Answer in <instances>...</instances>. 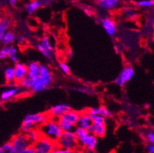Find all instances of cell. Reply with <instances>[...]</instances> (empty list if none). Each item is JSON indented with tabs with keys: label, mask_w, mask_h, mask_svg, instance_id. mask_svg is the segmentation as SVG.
Instances as JSON below:
<instances>
[{
	"label": "cell",
	"mask_w": 154,
	"mask_h": 153,
	"mask_svg": "<svg viewBox=\"0 0 154 153\" xmlns=\"http://www.w3.org/2000/svg\"><path fill=\"white\" fill-rule=\"evenodd\" d=\"M38 129L42 136L49 139L55 142H58L64 133L58 124V119L51 117L49 118L46 123L39 126Z\"/></svg>",
	"instance_id": "6da1fadb"
},
{
	"label": "cell",
	"mask_w": 154,
	"mask_h": 153,
	"mask_svg": "<svg viewBox=\"0 0 154 153\" xmlns=\"http://www.w3.org/2000/svg\"><path fill=\"white\" fill-rule=\"evenodd\" d=\"M40 76L32 85L31 90L34 93L42 92L49 87L53 82V74L49 67L45 65H40Z\"/></svg>",
	"instance_id": "7a4b0ae2"
},
{
	"label": "cell",
	"mask_w": 154,
	"mask_h": 153,
	"mask_svg": "<svg viewBox=\"0 0 154 153\" xmlns=\"http://www.w3.org/2000/svg\"><path fill=\"white\" fill-rule=\"evenodd\" d=\"M49 116L45 113H30L25 116L21 125L20 130L22 133L27 134L29 131L35 129V126H42L48 120Z\"/></svg>",
	"instance_id": "3957f363"
},
{
	"label": "cell",
	"mask_w": 154,
	"mask_h": 153,
	"mask_svg": "<svg viewBox=\"0 0 154 153\" xmlns=\"http://www.w3.org/2000/svg\"><path fill=\"white\" fill-rule=\"evenodd\" d=\"M74 132L80 145L86 148L88 151H94L97 144V137L89 133L88 130L79 127H76Z\"/></svg>",
	"instance_id": "277c9868"
},
{
	"label": "cell",
	"mask_w": 154,
	"mask_h": 153,
	"mask_svg": "<svg viewBox=\"0 0 154 153\" xmlns=\"http://www.w3.org/2000/svg\"><path fill=\"white\" fill-rule=\"evenodd\" d=\"M80 113L71 109L58 119V124L63 132L74 131L76 128L77 123L79 119Z\"/></svg>",
	"instance_id": "5b68a950"
},
{
	"label": "cell",
	"mask_w": 154,
	"mask_h": 153,
	"mask_svg": "<svg viewBox=\"0 0 154 153\" xmlns=\"http://www.w3.org/2000/svg\"><path fill=\"white\" fill-rule=\"evenodd\" d=\"M57 144H58V146L61 147V148L74 151L78 148L79 142H78V140L77 139L75 132L71 131L64 132Z\"/></svg>",
	"instance_id": "8992f818"
},
{
	"label": "cell",
	"mask_w": 154,
	"mask_h": 153,
	"mask_svg": "<svg viewBox=\"0 0 154 153\" xmlns=\"http://www.w3.org/2000/svg\"><path fill=\"white\" fill-rule=\"evenodd\" d=\"M35 153H52V151L58 146L57 142L42 136V138L32 145Z\"/></svg>",
	"instance_id": "52a82bcc"
},
{
	"label": "cell",
	"mask_w": 154,
	"mask_h": 153,
	"mask_svg": "<svg viewBox=\"0 0 154 153\" xmlns=\"http://www.w3.org/2000/svg\"><path fill=\"white\" fill-rule=\"evenodd\" d=\"M10 142L13 145L15 153L21 152L26 148L32 145V144L28 138L27 135L22 133H18L15 136H14Z\"/></svg>",
	"instance_id": "ba28073f"
},
{
	"label": "cell",
	"mask_w": 154,
	"mask_h": 153,
	"mask_svg": "<svg viewBox=\"0 0 154 153\" xmlns=\"http://www.w3.org/2000/svg\"><path fill=\"white\" fill-rule=\"evenodd\" d=\"M134 70L131 66L127 65L124 67L122 71H120V74L117 76L116 79L114 80V83L117 86L122 87L129 81H131L132 78L134 76Z\"/></svg>",
	"instance_id": "9c48e42d"
},
{
	"label": "cell",
	"mask_w": 154,
	"mask_h": 153,
	"mask_svg": "<svg viewBox=\"0 0 154 153\" xmlns=\"http://www.w3.org/2000/svg\"><path fill=\"white\" fill-rule=\"evenodd\" d=\"M71 107L67 103H59L56 104L54 106H51L48 110V116L51 118L54 119H58L61 117L62 115L66 113L67 112L70 111Z\"/></svg>",
	"instance_id": "30bf717a"
},
{
	"label": "cell",
	"mask_w": 154,
	"mask_h": 153,
	"mask_svg": "<svg viewBox=\"0 0 154 153\" xmlns=\"http://www.w3.org/2000/svg\"><path fill=\"white\" fill-rule=\"evenodd\" d=\"M93 123V120L91 117L90 113H88V111H84L80 113V116L77 123L76 127L88 130L91 127Z\"/></svg>",
	"instance_id": "8fae6325"
},
{
	"label": "cell",
	"mask_w": 154,
	"mask_h": 153,
	"mask_svg": "<svg viewBox=\"0 0 154 153\" xmlns=\"http://www.w3.org/2000/svg\"><path fill=\"white\" fill-rule=\"evenodd\" d=\"M101 25L109 36H114L117 32V25L111 18H104L101 20Z\"/></svg>",
	"instance_id": "7c38bea8"
},
{
	"label": "cell",
	"mask_w": 154,
	"mask_h": 153,
	"mask_svg": "<svg viewBox=\"0 0 154 153\" xmlns=\"http://www.w3.org/2000/svg\"><path fill=\"white\" fill-rule=\"evenodd\" d=\"M20 91V87L19 85H15V86L9 87L6 89L3 90L1 93V100L2 101H8L9 99H12L15 96L18 95V93Z\"/></svg>",
	"instance_id": "4fadbf2b"
},
{
	"label": "cell",
	"mask_w": 154,
	"mask_h": 153,
	"mask_svg": "<svg viewBox=\"0 0 154 153\" xmlns=\"http://www.w3.org/2000/svg\"><path fill=\"white\" fill-rule=\"evenodd\" d=\"M15 79L16 82L19 83L22 80L26 78L29 73V69L28 66L24 64L23 63L18 62L15 65Z\"/></svg>",
	"instance_id": "5bb4252c"
},
{
	"label": "cell",
	"mask_w": 154,
	"mask_h": 153,
	"mask_svg": "<svg viewBox=\"0 0 154 153\" xmlns=\"http://www.w3.org/2000/svg\"><path fill=\"white\" fill-rule=\"evenodd\" d=\"M4 78L6 84H8L10 87L15 86L16 84V79H15V67H6L4 69Z\"/></svg>",
	"instance_id": "9a60e30c"
},
{
	"label": "cell",
	"mask_w": 154,
	"mask_h": 153,
	"mask_svg": "<svg viewBox=\"0 0 154 153\" xmlns=\"http://www.w3.org/2000/svg\"><path fill=\"white\" fill-rule=\"evenodd\" d=\"M40 65L37 61H32L30 62L28 65V69H29V73H28V77L32 80V81H35L40 76Z\"/></svg>",
	"instance_id": "2e32d148"
},
{
	"label": "cell",
	"mask_w": 154,
	"mask_h": 153,
	"mask_svg": "<svg viewBox=\"0 0 154 153\" xmlns=\"http://www.w3.org/2000/svg\"><path fill=\"white\" fill-rule=\"evenodd\" d=\"M88 131L94 135L97 138H101L104 136L106 133V125L105 123H93Z\"/></svg>",
	"instance_id": "e0dca14e"
},
{
	"label": "cell",
	"mask_w": 154,
	"mask_h": 153,
	"mask_svg": "<svg viewBox=\"0 0 154 153\" xmlns=\"http://www.w3.org/2000/svg\"><path fill=\"white\" fill-rule=\"evenodd\" d=\"M120 0H97V4L101 8L106 10H113L117 8Z\"/></svg>",
	"instance_id": "ac0fdd59"
},
{
	"label": "cell",
	"mask_w": 154,
	"mask_h": 153,
	"mask_svg": "<svg viewBox=\"0 0 154 153\" xmlns=\"http://www.w3.org/2000/svg\"><path fill=\"white\" fill-rule=\"evenodd\" d=\"M88 113L91 114H97L100 115V116H103V117H108L111 115V112L107 109V107H105L104 106H99L97 107H92L88 110Z\"/></svg>",
	"instance_id": "d6986e66"
},
{
	"label": "cell",
	"mask_w": 154,
	"mask_h": 153,
	"mask_svg": "<svg viewBox=\"0 0 154 153\" xmlns=\"http://www.w3.org/2000/svg\"><path fill=\"white\" fill-rule=\"evenodd\" d=\"M0 40H1V42L3 45L11 46L16 40V35L12 31H8V32H5L3 37Z\"/></svg>",
	"instance_id": "ffe728a7"
},
{
	"label": "cell",
	"mask_w": 154,
	"mask_h": 153,
	"mask_svg": "<svg viewBox=\"0 0 154 153\" xmlns=\"http://www.w3.org/2000/svg\"><path fill=\"white\" fill-rule=\"evenodd\" d=\"M11 21L9 17H2L0 20V39L4 36L5 33L9 31Z\"/></svg>",
	"instance_id": "44dd1931"
},
{
	"label": "cell",
	"mask_w": 154,
	"mask_h": 153,
	"mask_svg": "<svg viewBox=\"0 0 154 153\" xmlns=\"http://www.w3.org/2000/svg\"><path fill=\"white\" fill-rule=\"evenodd\" d=\"M41 5H42L41 0H32L26 5V10L29 14H32L37 11Z\"/></svg>",
	"instance_id": "7402d4cb"
},
{
	"label": "cell",
	"mask_w": 154,
	"mask_h": 153,
	"mask_svg": "<svg viewBox=\"0 0 154 153\" xmlns=\"http://www.w3.org/2000/svg\"><path fill=\"white\" fill-rule=\"evenodd\" d=\"M26 135H27L28 138H29V141L31 142L32 145L35 144L36 142L38 141L42 138V135L39 129H33L31 131H29Z\"/></svg>",
	"instance_id": "603a6c76"
},
{
	"label": "cell",
	"mask_w": 154,
	"mask_h": 153,
	"mask_svg": "<svg viewBox=\"0 0 154 153\" xmlns=\"http://www.w3.org/2000/svg\"><path fill=\"white\" fill-rule=\"evenodd\" d=\"M0 153H15L11 142L3 143L0 147Z\"/></svg>",
	"instance_id": "cb8c5ba5"
},
{
	"label": "cell",
	"mask_w": 154,
	"mask_h": 153,
	"mask_svg": "<svg viewBox=\"0 0 154 153\" xmlns=\"http://www.w3.org/2000/svg\"><path fill=\"white\" fill-rule=\"evenodd\" d=\"M18 50L17 47L14 45H11L9 47V58L10 59L11 61L14 63H18L19 62V59H18Z\"/></svg>",
	"instance_id": "d4e9b609"
},
{
	"label": "cell",
	"mask_w": 154,
	"mask_h": 153,
	"mask_svg": "<svg viewBox=\"0 0 154 153\" xmlns=\"http://www.w3.org/2000/svg\"><path fill=\"white\" fill-rule=\"evenodd\" d=\"M37 49L38 50L39 52L42 53V54L44 55L45 57H47V58L50 59L52 57V52H51V50H48L47 48L43 47L41 43H39V44H37Z\"/></svg>",
	"instance_id": "484cf974"
},
{
	"label": "cell",
	"mask_w": 154,
	"mask_h": 153,
	"mask_svg": "<svg viewBox=\"0 0 154 153\" xmlns=\"http://www.w3.org/2000/svg\"><path fill=\"white\" fill-rule=\"evenodd\" d=\"M123 13L129 19H134V18L137 16L135 9L132 8V7H126V8H124L123 9Z\"/></svg>",
	"instance_id": "4316f807"
},
{
	"label": "cell",
	"mask_w": 154,
	"mask_h": 153,
	"mask_svg": "<svg viewBox=\"0 0 154 153\" xmlns=\"http://www.w3.org/2000/svg\"><path fill=\"white\" fill-rule=\"evenodd\" d=\"M19 84H20L21 87L26 88V89H29V88L31 89L32 85H33V84H34V81H32L31 78H29L27 76L26 78H25L23 80H22Z\"/></svg>",
	"instance_id": "83f0119b"
},
{
	"label": "cell",
	"mask_w": 154,
	"mask_h": 153,
	"mask_svg": "<svg viewBox=\"0 0 154 153\" xmlns=\"http://www.w3.org/2000/svg\"><path fill=\"white\" fill-rule=\"evenodd\" d=\"M72 89L75 91L86 93V94L88 95H93L94 93V90L91 88L87 87H73Z\"/></svg>",
	"instance_id": "f1b7e54d"
},
{
	"label": "cell",
	"mask_w": 154,
	"mask_h": 153,
	"mask_svg": "<svg viewBox=\"0 0 154 153\" xmlns=\"http://www.w3.org/2000/svg\"><path fill=\"white\" fill-rule=\"evenodd\" d=\"M41 44H42L43 47H45V48H47L48 50H51V51H52L53 46H52V44H51V40H50V38L48 36H44V37L42 38Z\"/></svg>",
	"instance_id": "f546056e"
},
{
	"label": "cell",
	"mask_w": 154,
	"mask_h": 153,
	"mask_svg": "<svg viewBox=\"0 0 154 153\" xmlns=\"http://www.w3.org/2000/svg\"><path fill=\"white\" fill-rule=\"evenodd\" d=\"M136 5L142 8H150L153 5V3L151 0H139L136 2Z\"/></svg>",
	"instance_id": "4dcf8cb0"
},
{
	"label": "cell",
	"mask_w": 154,
	"mask_h": 153,
	"mask_svg": "<svg viewBox=\"0 0 154 153\" xmlns=\"http://www.w3.org/2000/svg\"><path fill=\"white\" fill-rule=\"evenodd\" d=\"M90 116L93 120L94 123H105V121H106V118L100 116V115L91 114L90 113Z\"/></svg>",
	"instance_id": "1f68e13d"
},
{
	"label": "cell",
	"mask_w": 154,
	"mask_h": 153,
	"mask_svg": "<svg viewBox=\"0 0 154 153\" xmlns=\"http://www.w3.org/2000/svg\"><path fill=\"white\" fill-rule=\"evenodd\" d=\"M9 47H10V46L8 45H3V47H2V49L0 50V58L2 60L9 57Z\"/></svg>",
	"instance_id": "d6a6232c"
},
{
	"label": "cell",
	"mask_w": 154,
	"mask_h": 153,
	"mask_svg": "<svg viewBox=\"0 0 154 153\" xmlns=\"http://www.w3.org/2000/svg\"><path fill=\"white\" fill-rule=\"evenodd\" d=\"M59 67L61 68V71H62L64 74H71V70H70L69 66L67 64V63L65 62H60L59 63Z\"/></svg>",
	"instance_id": "836d02e7"
},
{
	"label": "cell",
	"mask_w": 154,
	"mask_h": 153,
	"mask_svg": "<svg viewBox=\"0 0 154 153\" xmlns=\"http://www.w3.org/2000/svg\"><path fill=\"white\" fill-rule=\"evenodd\" d=\"M146 139L149 142V144H153L154 145V132L149 131L146 134Z\"/></svg>",
	"instance_id": "e575fe53"
},
{
	"label": "cell",
	"mask_w": 154,
	"mask_h": 153,
	"mask_svg": "<svg viewBox=\"0 0 154 153\" xmlns=\"http://www.w3.org/2000/svg\"><path fill=\"white\" fill-rule=\"evenodd\" d=\"M52 153H74V151L58 146L52 151Z\"/></svg>",
	"instance_id": "d590c367"
},
{
	"label": "cell",
	"mask_w": 154,
	"mask_h": 153,
	"mask_svg": "<svg viewBox=\"0 0 154 153\" xmlns=\"http://www.w3.org/2000/svg\"><path fill=\"white\" fill-rule=\"evenodd\" d=\"M16 41L19 42V44H23L24 42L26 41V38L22 35H19L16 36Z\"/></svg>",
	"instance_id": "8d00e7d4"
},
{
	"label": "cell",
	"mask_w": 154,
	"mask_h": 153,
	"mask_svg": "<svg viewBox=\"0 0 154 153\" xmlns=\"http://www.w3.org/2000/svg\"><path fill=\"white\" fill-rule=\"evenodd\" d=\"M19 153H35V151L34 148H33V146L32 145V146L26 148V149L23 150V151H22Z\"/></svg>",
	"instance_id": "74e56055"
},
{
	"label": "cell",
	"mask_w": 154,
	"mask_h": 153,
	"mask_svg": "<svg viewBox=\"0 0 154 153\" xmlns=\"http://www.w3.org/2000/svg\"><path fill=\"white\" fill-rule=\"evenodd\" d=\"M146 150L148 153H154V145L153 144H149L146 146Z\"/></svg>",
	"instance_id": "f35d334b"
},
{
	"label": "cell",
	"mask_w": 154,
	"mask_h": 153,
	"mask_svg": "<svg viewBox=\"0 0 154 153\" xmlns=\"http://www.w3.org/2000/svg\"><path fill=\"white\" fill-rule=\"evenodd\" d=\"M84 12H85V13L88 16H89V17L92 16V12H91V11L90 10V9H88V8H85Z\"/></svg>",
	"instance_id": "ab89813d"
},
{
	"label": "cell",
	"mask_w": 154,
	"mask_h": 153,
	"mask_svg": "<svg viewBox=\"0 0 154 153\" xmlns=\"http://www.w3.org/2000/svg\"><path fill=\"white\" fill-rule=\"evenodd\" d=\"M9 5H12V6H15L17 4V0H8Z\"/></svg>",
	"instance_id": "60d3db41"
},
{
	"label": "cell",
	"mask_w": 154,
	"mask_h": 153,
	"mask_svg": "<svg viewBox=\"0 0 154 153\" xmlns=\"http://www.w3.org/2000/svg\"><path fill=\"white\" fill-rule=\"evenodd\" d=\"M113 49H114V51H115L116 54H118L119 51H120V50H119L118 47H117V45H115V46H114V47H113Z\"/></svg>",
	"instance_id": "b9f144b4"
},
{
	"label": "cell",
	"mask_w": 154,
	"mask_h": 153,
	"mask_svg": "<svg viewBox=\"0 0 154 153\" xmlns=\"http://www.w3.org/2000/svg\"><path fill=\"white\" fill-rule=\"evenodd\" d=\"M83 153H95V152L94 151H88H88H85V152H83Z\"/></svg>",
	"instance_id": "7bdbcfd3"
},
{
	"label": "cell",
	"mask_w": 154,
	"mask_h": 153,
	"mask_svg": "<svg viewBox=\"0 0 154 153\" xmlns=\"http://www.w3.org/2000/svg\"><path fill=\"white\" fill-rule=\"evenodd\" d=\"M42 2H43V1H44V0H41ZM45 3H47V2H51V0H45Z\"/></svg>",
	"instance_id": "ee69618b"
},
{
	"label": "cell",
	"mask_w": 154,
	"mask_h": 153,
	"mask_svg": "<svg viewBox=\"0 0 154 153\" xmlns=\"http://www.w3.org/2000/svg\"><path fill=\"white\" fill-rule=\"evenodd\" d=\"M151 1H152V3H153V5H154V0H151Z\"/></svg>",
	"instance_id": "f6af8a7d"
}]
</instances>
